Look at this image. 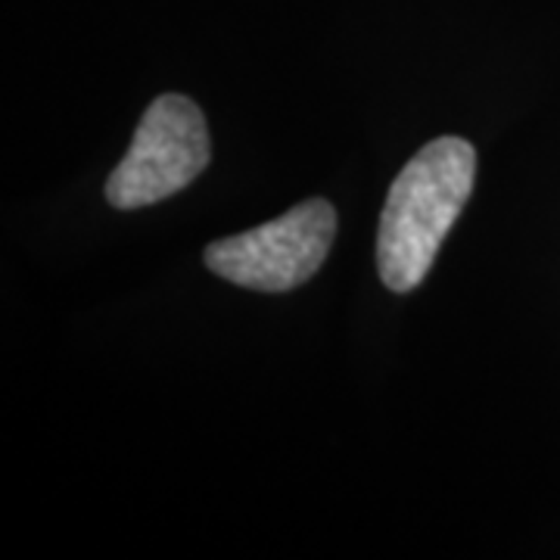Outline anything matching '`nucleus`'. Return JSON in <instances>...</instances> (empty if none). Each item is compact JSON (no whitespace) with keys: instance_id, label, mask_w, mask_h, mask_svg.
<instances>
[{"instance_id":"3","label":"nucleus","mask_w":560,"mask_h":560,"mask_svg":"<svg viewBox=\"0 0 560 560\" xmlns=\"http://www.w3.org/2000/svg\"><path fill=\"white\" fill-rule=\"evenodd\" d=\"M337 237V209L320 197L293 206L280 219L206 246L212 275L259 293L296 290L318 271Z\"/></svg>"},{"instance_id":"2","label":"nucleus","mask_w":560,"mask_h":560,"mask_svg":"<svg viewBox=\"0 0 560 560\" xmlns=\"http://www.w3.org/2000/svg\"><path fill=\"white\" fill-rule=\"evenodd\" d=\"M212 162L206 116L180 94H162L147 106L125 160L106 180L116 209H140L168 200L200 178Z\"/></svg>"},{"instance_id":"1","label":"nucleus","mask_w":560,"mask_h":560,"mask_svg":"<svg viewBox=\"0 0 560 560\" xmlns=\"http://www.w3.org/2000/svg\"><path fill=\"white\" fill-rule=\"evenodd\" d=\"M474 175L477 150L464 138H436L393 180L377 231V268L393 293H411L427 278L470 200Z\"/></svg>"}]
</instances>
